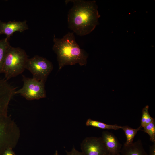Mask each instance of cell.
<instances>
[{
    "label": "cell",
    "instance_id": "18",
    "mask_svg": "<svg viewBox=\"0 0 155 155\" xmlns=\"http://www.w3.org/2000/svg\"><path fill=\"white\" fill-rule=\"evenodd\" d=\"M149 153L150 155H155V143L150 146L149 148Z\"/></svg>",
    "mask_w": 155,
    "mask_h": 155
},
{
    "label": "cell",
    "instance_id": "11",
    "mask_svg": "<svg viewBox=\"0 0 155 155\" xmlns=\"http://www.w3.org/2000/svg\"><path fill=\"white\" fill-rule=\"evenodd\" d=\"M86 124L88 126H92L102 129L117 130L121 129V126L117 125L108 124L91 119H89L87 120Z\"/></svg>",
    "mask_w": 155,
    "mask_h": 155
},
{
    "label": "cell",
    "instance_id": "14",
    "mask_svg": "<svg viewBox=\"0 0 155 155\" xmlns=\"http://www.w3.org/2000/svg\"><path fill=\"white\" fill-rule=\"evenodd\" d=\"M149 108V106L146 105L142 110V116L140 125L142 128L151 123L154 119L152 118L149 114L148 111Z\"/></svg>",
    "mask_w": 155,
    "mask_h": 155
},
{
    "label": "cell",
    "instance_id": "12",
    "mask_svg": "<svg viewBox=\"0 0 155 155\" xmlns=\"http://www.w3.org/2000/svg\"><path fill=\"white\" fill-rule=\"evenodd\" d=\"M141 128L140 126L137 129H133L128 126H121V129L124 131L126 137V141L124 145H128L132 143L135 137Z\"/></svg>",
    "mask_w": 155,
    "mask_h": 155
},
{
    "label": "cell",
    "instance_id": "13",
    "mask_svg": "<svg viewBox=\"0 0 155 155\" xmlns=\"http://www.w3.org/2000/svg\"><path fill=\"white\" fill-rule=\"evenodd\" d=\"M9 39L6 37L0 40V74L2 73L7 51L10 45Z\"/></svg>",
    "mask_w": 155,
    "mask_h": 155
},
{
    "label": "cell",
    "instance_id": "9",
    "mask_svg": "<svg viewBox=\"0 0 155 155\" xmlns=\"http://www.w3.org/2000/svg\"><path fill=\"white\" fill-rule=\"evenodd\" d=\"M101 137L109 155H120L122 145L113 133L107 131H104Z\"/></svg>",
    "mask_w": 155,
    "mask_h": 155
},
{
    "label": "cell",
    "instance_id": "6",
    "mask_svg": "<svg viewBox=\"0 0 155 155\" xmlns=\"http://www.w3.org/2000/svg\"><path fill=\"white\" fill-rule=\"evenodd\" d=\"M22 77L23 86L21 89L15 91V94H19L28 100L46 97L45 82L23 75Z\"/></svg>",
    "mask_w": 155,
    "mask_h": 155
},
{
    "label": "cell",
    "instance_id": "10",
    "mask_svg": "<svg viewBox=\"0 0 155 155\" xmlns=\"http://www.w3.org/2000/svg\"><path fill=\"white\" fill-rule=\"evenodd\" d=\"M121 153L122 155H148L140 140L128 145H124Z\"/></svg>",
    "mask_w": 155,
    "mask_h": 155
},
{
    "label": "cell",
    "instance_id": "3",
    "mask_svg": "<svg viewBox=\"0 0 155 155\" xmlns=\"http://www.w3.org/2000/svg\"><path fill=\"white\" fill-rule=\"evenodd\" d=\"M52 49L57 55L59 70L65 65L87 63L88 54L77 43L74 33L69 32L60 38L54 36Z\"/></svg>",
    "mask_w": 155,
    "mask_h": 155
},
{
    "label": "cell",
    "instance_id": "4",
    "mask_svg": "<svg viewBox=\"0 0 155 155\" xmlns=\"http://www.w3.org/2000/svg\"><path fill=\"white\" fill-rule=\"evenodd\" d=\"M28 58L24 50L10 45L7 51L2 71L6 80H7L21 74L25 69Z\"/></svg>",
    "mask_w": 155,
    "mask_h": 155
},
{
    "label": "cell",
    "instance_id": "8",
    "mask_svg": "<svg viewBox=\"0 0 155 155\" xmlns=\"http://www.w3.org/2000/svg\"><path fill=\"white\" fill-rule=\"evenodd\" d=\"M28 28L26 20L10 21L7 22H0V35L2 34L6 35V37L9 38L15 32H22Z\"/></svg>",
    "mask_w": 155,
    "mask_h": 155
},
{
    "label": "cell",
    "instance_id": "1",
    "mask_svg": "<svg viewBox=\"0 0 155 155\" xmlns=\"http://www.w3.org/2000/svg\"><path fill=\"white\" fill-rule=\"evenodd\" d=\"M73 3L67 15L68 28L77 35L84 36L92 31L98 24L100 17L95 1L67 0Z\"/></svg>",
    "mask_w": 155,
    "mask_h": 155
},
{
    "label": "cell",
    "instance_id": "2",
    "mask_svg": "<svg viewBox=\"0 0 155 155\" xmlns=\"http://www.w3.org/2000/svg\"><path fill=\"white\" fill-rule=\"evenodd\" d=\"M15 91L6 80L0 79V155L7 148H14L18 139V127L7 113Z\"/></svg>",
    "mask_w": 155,
    "mask_h": 155
},
{
    "label": "cell",
    "instance_id": "7",
    "mask_svg": "<svg viewBox=\"0 0 155 155\" xmlns=\"http://www.w3.org/2000/svg\"><path fill=\"white\" fill-rule=\"evenodd\" d=\"M81 148L83 155H109L101 137L86 138L81 144Z\"/></svg>",
    "mask_w": 155,
    "mask_h": 155
},
{
    "label": "cell",
    "instance_id": "17",
    "mask_svg": "<svg viewBox=\"0 0 155 155\" xmlns=\"http://www.w3.org/2000/svg\"><path fill=\"white\" fill-rule=\"evenodd\" d=\"M2 155H18L15 154L13 150V148H8L6 149Z\"/></svg>",
    "mask_w": 155,
    "mask_h": 155
},
{
    "label": "cell",
    "instance_id": "15",
    "mask_svg": "<svg viewBox=\"0 0 155 155\" xmlns=\"http://www.w3.org/2000/svg\"><path fill=\"white\" fill-rule=\"evenodd\" d=\"M143 131L148 134L150 140L153 143H155V120L154 119L150 123L143 127Z\"/></svg>",
    "mask_w": 155,
    "mask_h": 155
},
{
    "label": "cell",
    "instance_id": "19",
    "mask_svg": "<svg viewBox=\"0 0 155 155\" xmlns=\"http://www.w3.org/2000/svg\"><path fill=\"white\" fill-rule=\"evenodd\" d=\"M54 155H59L58 153V152L57 150H56L54 154Z\"/></svg>",
    "mask_w": 155,
    "mask_h": 155
},
{
    "label": "cell",
    "instance_id": "5",
    "mask_svg": "<svg viewBox=\"0 0 155 155\" xmlns=\"http://www.w3.org/2000/svg\"><path fill=\"white\" fill-rule=\"evenodd\" d=\"M53 68L51 62L38 55L28 58L25 65V69L32 73V78L45 83Z\"/></svg>",
    "mask_w": 155,
    "mask_h": 155
},
{
    "label": "cell",
    "instance_id": "16",
    "mask_svg": "<svg viewBox=\"0 0 155 155\" xmlns=\"http://www.w3.org/2000/svg\"><path fill=\"white\" fill-rule=\"evenodd\" d=\"M67 155H83L81 152L77 150L74 147L70 151H66Z\"/></svg>",
    "mask_w": 155,
    "mask_h": 155
}]
</instances>
